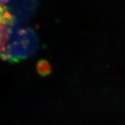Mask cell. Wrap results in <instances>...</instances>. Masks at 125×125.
<instances>
[{
    "instance_id": "1",
    "label": "cell",
    "mask_w": 125,
    "mask_h": 125,
    "mask_svg": "<svg viewBox=\"0 0 125 125\" xmlns=\"http://www.w3.org/2000/svg\"><path fill=\"white\" fill-rule=\"evenodd\" d=\"M37 38L32 31L21 30L18 37L8 42L1 52L2 59L15 62L27 58L37 49Z\"/></svg>"
},
{
    "instance_id": "3",
    "label": "cell",
    "mask_w": 125,
    "mask_h": 125,
    "mask_svg": "<svg viewBox=\"0 0 125 125\" xmlns=\"http://www.w3.org/2000/svg\"><path fill=\"white\" fill-rule=\"evenodd\" d=\"M9 0H0V4H5V3H7L8 2Z\"/></svg>"
},
{
    "instance_id": "2",
    "label": "cell",
    "mask_w": 125,
    "mask_h": 125,
    "mask_svg": "<svg viewBox=\"0 0 125 125\" xmlns=\"http://www.w3.org/2000/svg\"><path fill=\"white\" fill-rule=\"evenodd\" d=\"M13 21V16L9 9L3 4H0V54L12 33Z\"/></svg>"
}]
</instances>
